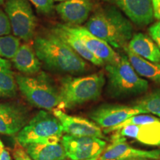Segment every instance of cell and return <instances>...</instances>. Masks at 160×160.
<instances>
[{"mask_svg": "<svg viewBox=\"0 0 160 160\" xmlns=\"http://www.w3.org/2000/svg\"><path fill=\"white\" fill-rule=\"evenodd\" d=\"M115 134L128 137L146 145H160V119L139 125H128L116 131Z\"/></svg>", "mask_w": 160, "mask_h": 160, "instance_id": "obj_16", "label": "cell"}, {"mask_svg": "<svg viewBox=\"0 0 160 160\" xmlns=\"http://www.w3.org/2000/svg\"><path fill=\"white\" fill-rule=\"evenodd\" d=\"M108 89L113 97H126L143 93L148 89L147 80L139 77L128 59L121 56L118 62L108 64Z\"/></svg>", "mask_w": 160, "mask_h": 160, "instance_id": "obj_5", "label": "cell"}, {"mask_svg": "<svg viewBox=\"0 0 160 160\" xmlns=\"http://www.w3.org/2000/svg\"><path fill=\"white\" fill-rule=\"evenodd\" d=\"M29 113L22 105L14 102H0V133L18 134L28 122Z\"/></svg>", "mask_w": 160, "mask_h": 160, "instance_id": "obj_12", "label": "cell"}, {"mask_svg": "<svg viewBox=\"0 0 160 160\" xmlns=\"http://www.w3.org/2000/svg\"><path fill=\"white\" fill-rule=\"evenodd\" d=\"M55 8L64 22L68 25H80L88 19L93 3L91 0H66Z\"/></svg>", "mask_w": 160, "mask_h": 160, "instance_id": "obj_15", "label": "cell"}, {"mask_svg": "<svg viewBox=\"0 0 160 160\" xmlns=\"http://www.w3.org/2000/svg\"><path fill=\"white\" fill-rule=\"evenodd\" d=\"M134 106L160 118V88L139 99Z\"/></svg>", "mask_w": 160, "mask_h": 160, "instance_id": "obj_23", "label": "cell"}, {"mask_svg": "<svg viewBox=\"0 0 160 160\" xmlns=\"http://www.w3.org/2000/svg\"><path fill=\"white\" fill-rule=\"evenodd\" d=\"M142 113L146 112L136 106L103 105L93 109L88 115L93 122L105 130L119 125L133 116Z\"/></svg>", "mask_w": 160, "mask_h": 160, "instance_id": "obj_9", "label": "cell"}, {"mask_svg": "<svg viewBox=\"0 0 160 160\" xmlns=\"http://www.w3.org/2000/svg\"><path fill=\"white\" fill-rule=\"evenodd\" d=\"M33 160H65L67 157L61 141L52 143H35L24 146Z\"/></svg>", "mask_w": 160, "mask_h": 160, "instance_id": "obj_19", "label": "cell"}, {"mask_svg": "<svg viewBox=\"0 0 160 160\" xmlns=\"http://www.w3.org/2000/svg\"><path fill=\"white\" fill-rule=\"evenodd\" d=\"M116 5L133 23L147 25L153 19V8L151 0H104Z\"/></svg>", "mask_w": 160, "mask_h": 160, "instance_id": "obj_14", "label": "cell"}, {"mask_svg": "<svg viewBox=\"0 0 160 160\" xmlns=\"http://www.w3.org/2000/svg\"><path fill=\"white\" fill-rule=\"evenodd\" d=\"M5 11L13 35L28 42L33 39L37 28V19L28 0H6Z\"/></svg>", "mask_w": 160, "mask_h": 160, "instance_id": "obj_7", "label": "cell"}, {"mask_svg": "<svg viewBox=\"0 0 160 160\" xmlns=\"http://www.w3.org/2000/svg\"><path fill=\"white\" fill-rule=\"evenodd\" d=\"M63 134L59 120L47 111L42 110L30 120L17 134L21 146L35 143L59 142Z\"/></svg>", "mask_w": 160, "mask_h": 160, "instance_id": "obj_6", "label": "cell"}, {"mask_svg": "<svg viewBox=\"0 0 160 160\" xmlns=\"http://www.w3.org/2000/svg\"><path fill=\"white\" fill-rule=\"evenodd\" d=\"M4 2H5V0H0V5H2V4L4 3Z\"/></svg>", "mask_w": 160, "mask_h": 160, "instance_id": "obj_34", "label": "cell"}, {"mask_svg": "<svg viewBox=\"0 0 160 160\" xmlns=\"http://www.w3.org/2000/svg\"><path fill=\"white\" fill-rule=\"evenodd\" d=\"M15 79L22 94L32 105L45 111L61 109L59 90L45 73H38L37 76L18 73Z\"/></svg>", "mask_w": 160, "mask_h": 160, "instance_id": "obj_4", "label": "cell"}, {"mask_svg": "<svg viewBox=\"0 0 160 160\" xmlns=\"http://www.w3.org/2000/svg\"><path fill=\"white\" fill-rule=\"evenodd\" d=\"M11 61L15 68L24 75L37 74L41 68V62L38 59L34 49L27 43L20 45Z\"/></svg>", "mask_w": 160, "mask_h": 160, "instance_id": "obj_17", "label": "cell"}, {"mask_svg": "<svg viewBox=\"0 0 160 160\" xmlns=\"http://www.w3.org/2000/svg\"><path fill=\"white\" fill-rule=\"evenodd\" d=\"M13 157L14 160H33L28 154L25 148H23L22 146L20 145L19 144L15 146L13 151Z\"/></svg>", "mask_w": 160, "mask_h": 160, "instance_id": "obj_27", "label": "cell"}, {"mask_svg": "<svg viewBox=\"0 0 160 160\" xmlns=\"http://www.w3.org/2000/svg\"><path fill=\"white\" fill-rule=\"evenodd\" d=\"M38 59L51 71L79 74L87 69V63L65 42L53 34L39 36L33 42Z\"/></svg>", "mask_w": 160, "mask_h": 160, "instance_id": "obj_2", "label": "cell"}, {"mask_svg": "<svg viewBox=\"0 0 160 160\" xmlns=\"http://www.w3.org/2000/svg\"><path fill=\"white\" fill-rule=\"evenodd\" d=\"M128 160H148V159H142V158H137V159H131Z\"/></svg>", "mask_w": 160, "mask_h": 160, "instance_id": "obj_33", "label": "cell"}, {"mask_svg": "<svg viewBox=\"0 0 160 160\" xmlns=\"http://www.w3.org/2000/svg\"><path fill=\"white\" fill-rule=\"evenodd\" d=\"M17 85L11 63L7 59L0 57V97L12 98L17 95Z\"/></svg>", "mask_w": 160, "mask_h": 160, "instance_id": "obj_22", "label": "cell"}, {"mask_svg": "<svg viewBox=\"0 0 160 160\" xmlns=\"http://www.w3.org/2000/svg\"><path fill=\"white\" fill-rule=\"evenodd\" d=\"M0 160H13L10 152L5 147L1 139H0Z\"/></svg>", "mask_w": 160, "mask_h": 160, "instance_id": "obj_29", "label": "cell"}, {"mask_svg": "<svg viewBox=\"0 0 160 160\" xmlns=\"http://www.w3.org/2000/svg\"><path fill=\"white\" fill-rule=\"evenodd\" d=\"M128 47L144 59L160 64V49L154 41L147 35L142 33H136L130 40Z\"/></svg>", "mask_w": 160, "mask_h": 160, "instance_id": "obj_20", "label": "cell"}, {"mask_svg": "<svg viewBox=\"0 0 160 160\" xmlns=\"http://www.w3.org/2000/svg\"><path fill=\"white\" fill-rule=\"evenodd\" d=\"M61 142L67 157L71 160H87L100 156L107 145L99 138L69 134L63 135Z\"/></svg>", "mask_w": 160, "mask_h": 160, "instance_id": "obj_8", "label": "cell"}, {"mask_svg": "<svg viewBox=\"0 0 160 160\" xmlns=\"http://www.w3.org/2000/svg\"><path fill=\"white\" fill-rule=\"evenodd\" d=\"M11 26L7 14L0 8V37L9 35L11 33Z\"/></svg>", "mask_w": 160, "mask_h": 160, "instance_id": "obj_26", "label": "cell"}, {"mask_svg": "<svg viewBox=\"0 0 160 160\" xmlns=\"http://www.w3.org/2000/svg\"><path fill=\"white\" fill-rule=\"evenodd\" d=\"M84 27L112 48L124 49L133 37L131 22L111 4L97 9Z\"/></svg>", "mask_w": 160, "mask_h": 160, "instance_id": "obj_1", "label": "cell"}, {"mask_svg": "<svg viewBox=\"0 0 160 160\" xmlns=\"http://www.w3.org/2000/svg\"><path fill=\"white\" fill-rule=\"evenodd\" d=\"M105 84L103 72L79 77H65L61 80L59 89L61 110L70 109L97 99Z\"/></svg>", "mask_w": 160, "mask_h": 160, "instance_id": "obj_3", "label": "cell"}, {"mask_svg": "<svg viewBox=\"0 0 160 160\" xmlns=\"http://www.w3.org/2000/svg\"><path fill=\"white\" fill-rule=\"evenodd\" d=\"M148 31L151 39L160 49V21L151 25L149 28Z\"/></svg>", "mask_w": 160, "mask_h": 160, "instance_id": "obj_28", "label": "cell"}, {"mask_svg": "<svg viewBox=\"0 0 160 160\" xmlns=\"http://www.w3.org/2000/svg\"><path fill=\"white\" fill-rule=\"evenodd\" d=\"M152 4H153V10H155L158 7V5H159L160 0H151Z\"/></svg>", "mask_w": 160, "mask_h": 160, "instance_id": "obj_31", "label": "cell"}, {"mask_svg": "<svg viewBox=\"0 0 160 160\" xmlns=\"http://www.w3.org/2000/svg\"><path fill=\"white\" fill-rule=\"evenodd\" d=\"M65 26L83 43L88 50L99 59L102 60L106 65L117 63L121 59V56L118 55L108 44L96 37L83 26L68 24H65Z\"/></svg>", "mask_w": 160, "mask_h": 160, "instance_id": "obj_10", "label": "cell"}, {"mask_svg": "<svg viewBox=\"0 0 160 160\" xmlns=\"http://www.w3.org/2000/svg\"><path fill=\"white\" fill-rule=\"evenodd\" d=\"M39 13L45 15H49L54 9L53 0H28Z\"/></svg>", "mask_w": 160, "mask_h": 160, "instance_id": "obj_25", "label": "cell"}, {"mask_svg": "<svg viewBox=\"0 0 160 160\" xmlns=\"http://www.w3.org/2000/svg\"><path fill=\"white\" fill-rule=\"evenodd\" d=\"M53 1H58V2H64V1H66V0H53Z\"/></svg>", "mask_w": 160, "mask_h": 160, "instance_id": "obj_35", "label": "cell"}, {"mask_svg": "<svg viewBox=\"0 0 160 160\" xmlns=\"http://www.w3.org/2000/svg\"><path fill=\"white\" fill-rule=\"evenodd\" d=\"M51 33L65 42L82 59L88 60L90 62L97 66L105 65V62L102 60L99 59L95 55H93L75 35H73L66 28L65 24H58L53 28V29L51 30Z\"/></svg>", "mask_w": 160, "mask_h": 160, "instance_id": "obj_18", "label": "cell"}, {"mask_svg": "<svg viewBox=\"0 0 160 160\" xmlns=\"http://www.w3.org/2000/svg\"><path fill=\"white\" fill-rule=\"evenodd\" d=\"M52 112L59 120L62 125L63 132L66 134L97 137L102 139L105 138L101 128L93 122L82 117L68 115L59 108L54 109Z\"/></svg>", "mask_w": 160, "mask_h": 160, "instance_id": "obj_13", "label": "cell"}, {"mask_svg": "<svg viewBox=\"0 0 160 160\" xmlns=\"http://www.w3.org/2000/svg\"><path fill=\"white\" fill-rule=\"evenodd\" d=\"M99 156H97V157H95L91 158V159H89L87 160H99Z\"/></svg>", "mask_w": 160, "mask_h": 160, "instance_id": "obj_32", "label": "cell"}, {"mask_svg": "<svg viewBox=\"0 0 160 160\" xmlns=\"http://www.w3.org/2000/svg\"><path fill=\"white\" fill-rule=\"evenodd\" d=\"M21 42L19 38L14 35L0 37V57L12 59L19 48Z\"/></svg>", "mask_w": 160, "mask_h": 160, "instance_id": "obj_24", "label": "cell"}, {"mask_svg": "<svg viewBox=\"0 0 160 160\" xmlns=\"http://www.w3.org/2000/svg\"><path fill=\"white\" fill-rule=\"evenodd\" d=\"M153 17L156 19L160 20V3L158 5V7L155 10H153Z\"/></svg>", "mask_w": 160, "mask_h": 160, "instance_id": "obj_30", "label": "cell"}, {"mask_svg": "<svg viewBox=\"0 0 160 160\" xmlns=\"http://www.w3.org/2000/svg\"><path fill=\"white\" fill-rule=\"evenodd\" d=\"M137 158L159 159L160 150L145 151L135 148L126 142L125 138L114 134L112 137L111 144L100 154L99 160H128Z\"/></svg>", "mask_w": 160, "mask_h": 160, "instance_id": "obj_11", "label": "cell"}, {"mask_svg": "<svg viewBox=\"0 0 160 160\" xmlns=\"http://www.w3.org/2000/svg\"><path fill=\"white\" fill-rule=\"evenodd\" d=\"M124 50L129 62L137 73L156 83H160V64L151 62L136 54L128 46Z\"/></svg>", "mask_w": 160, "mask_h": 160, "instance_id": "obj_21", "label": "cell"}]
</instances>
